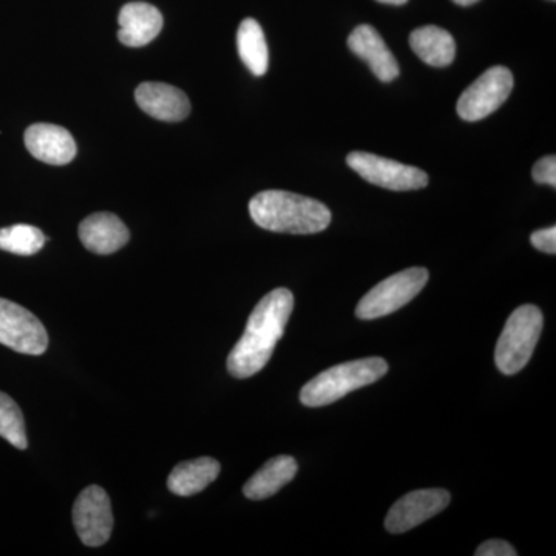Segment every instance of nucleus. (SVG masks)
Returning a JSON list of instances; mask_svg holds the SVG:
<instances>
[{
  "mask_svg": "<svg viewBox=\"0 0 556 556\" xmlns=\"http://www.w3.org/2000/svg\"><path fill=\"white\" fill-rule=\"evenodd\" d=\"M348 166L357 172L365 181L379 188L407 192L426 188L428 175L417 167L382 159L368 152H353L348 155Z\"/></svg>",
  "mask_w": 556,
  "mask_h": 556,
  "instance_id": "7",
  "label": "nucleus"
},
{
  "mask_svg": "<svg viewBox=\"0 0 556 556\" xmlns=\"http://www.w3.org/2000/svg\"><path fill=\"white\" fill-rule=\"evenodd\" d=\"M79 237L84 247L94 254L109 255L129 243L127 226L109 212L90 215L80 223Z\"/></svg>",
  "mask_w": 556,
  "mask_h": 556,
  "instance_id": "15",
  "label": "nucleus"
},
{
  "mask_svg": "<svg viewBox=\"0 0 556 556\" xmlns=\"http://www.w3.org/2000/svg\"><path fill=\"white\" fill-rule=\"evenodd\" d=\"M0 437L16 448L28 447L24 415H22L20 405L2 391H0Z\"/></svg>",
  "mask_w": 556,
  "mask_h": 556,
  "instance_id": "21",
  "label": "nucleus"
},
{
  "mask_svg": "<svg viewBox=\"0 0 556 556\" xmlns=\"http://www.w3.org/2000/svg\"><path fill=\"white\" fill-rule=\"evenodd\" d=\"M299 464L292 456H277L268 460L243 486L244 496L252 501L276 495L298 475Z\"/></svg>",
  "mask_w": 556,
  "mask_h": 556,
  "instance_id": "16",
  "label": "nucleus"
},
{
  "mask_svg": "<svg viewBox=\"0 0 556 556\" xmlns=\"http://www.w3.org/2000/svg\"><path fill=\"white\" fill-rule=\"evenodd\" d=\"M428 277L426 268H409L386 278L358 302L356 316L375 320L396 313L426 288Z\"/></svg>",
  "mask_w": 556,
  "mask_h": 556,
  "instance_id": "5",
  "label": "nucleus"
},
{
  "mask_svg": "<svg viewBox=\"0 0 556 556\" xmlns=\"http://www.w3.org/2000/svg\"><path fill=\"white\" fill-rule=\"evenodd\" d=\"M530 243L538 251L546 252V254H556V228L540 229L532 233L530 237Z\"/></svg>",
  "mask_w": 556,
  "mask_h": 556,
  "instance_id": "23",
  "label": "nucleus"
},
{
  "mask_svg": "<svg viewBox=\"0 0 556 556\" xmlns=\"http://www.w3.org/2000/svg\"><path fill=\"white\" fill-rule=\"evenodd\" d=\"M380 3H388V5H404L408 0H378Z\"/></svg>",
  "mask_w": 556,
  "mask_h": 556,
  "instance_id": "25",
  "label": "nucleus"
},
{
  "mask_svg": "<svg viewBox=\"0 0 556 556\" xmlns=\"http://www.w3.org/2000/svg\"><path fill=\"white\" fill-rule=\"evenodd\" d=\"M73 525L86 546L100 547L108 543L112 535L113 514L104 489L90 485L83 490L73 506Z\"/></svg>",
  "mask_w": 556,
  "mask_h": 556,
  "instance_id": "9",
  "label": "nucleus"
},
{
  "mask_svg": "<svg viewBox=\"0 0 556 556\" xmlns=\"http://www.w3.org/2000/svg\"><path fill=\"white\" fill-rule=\"evenodd\" d=\"M348 47L362 61L367 62L376 78L382 83H391L401 73L396 58L371 25H358L348 38Z\"/></svg>",
  "mask_w": 556,
  "mask_h": 556,
  "instance_id": "12",
  "label": "nucleus"
},
{
  "mask_svg": "<svg viewBox=\"0 0 556 556\" xmlns=\"http://www.w3.org/2000/svg\"><path fill=\"white\" fill-rule=\"evenodd\" d=\"M0 343L16 353L40 356L49 348V334L30 311L0 299Z\"/></svg>",
  "mask_w": 556,
  "mask_h": 556,
  "instance_id": "8",
  "label": "nucleus"
},
{
  "mask_svg": "<svg viewBox=\"0 0 556 556\" xmlns=\"http://www.w3.org/2000/svg\"><path fill=\"white\" fill-rule=\"evenodd\" d=\"M249 214L255 225L270 232L309 236L331 225V211L324 203L285 190L257 193L249 201Z\"/></svg>",
  "mask_w": 556,
  "mask_h": 556,
  "instance_id": "2",
  "label": "nucleus"
},
{
  "mask_svg": "<svg viewBox=\"0 0 556 556\" xmlns=\"http://www.w3.org/2000/svg\"><path fill=\"white\" fill-rule=\"evenodd\" d=\"M219 470L222 467L214 457L186 460L172 470L167 486L178 496L197 495L218 478Z\"/></svg>",
  "mask_w": 556,
  "mask_h": 556,
  "instance_id": "18",
  "label": "nucleus"
},
{
  "mask_svg": "<svg viewBox=\"0 0 556 556\" xmlns=\"http://www.w3.org/2000/svg\"><path fill=\"white\" fill-rule=\"evenodd\" d=\"M135 100L142 112L152 118L177 123L188 118L189 98L185 91L163 83H144L135 90Z\"/></svg>",
  "mask_w": 556,
  "mask_h": 556,
  "instance_id": "13",
  "label": "nucleus"
},
{
  "mask_svg": "<svg viewBox=\"0 0 556 556\" xmlns=\"http://www.w3.org/2000/svg\"><path fill=\"white\" fill-rule=\"evenodd\" d=\"M294 309V295L277 288L260 300L249 316L247 329L228 357V371L233 378L248 379L268 365L278 340L283 338Z\"/></svg>",
  "mask_w": 556,
  "mask_h": 556,
  "instance_id": "1",
  "label": "nucleus"
},
{
  "mask_svg": "<svg viewBox=\"0 0 556 556\" xmlns=\"http://www.w3.org/2000/svg\"><path fill=\"white\" fill-rule=\"evenodd\" d=\"M543 324V313L533 305L519 306L510 314L495 351L496 367L503 375H517L529 364Z\"/></svg>",
  "mask_w": 556,
  "mask_h": 556,
  "instance_id": "4",
  "label": "nucleus"
},
{
  "mask_svg": "<svg viewBox=\"0 0 556 556\" xmlns=\"http://www.w3.org/2000/svg\"><path fill=\"white\" fill-rule=\"evenodd\" d=\"M450 493L444 489H424L402 496L388 511L386 529L390 533H405L437 517L450 504Z\"/></svg>",
  "mask_w": 556,
  "mask_h": 556,
  "instance_id": "10",
  "label": "nucleus"
},
{
  "mask_svg": "<svg viewBox=\"0 0 556 556\" xmlns=\"http://www.w3.org/2000/svg\"><path fill=\"white\" fill-rule=\"evenodd\" d=\"M409 47L417 58L431 67H447L455 61L456 43L453 36L437 25L416 28L409 35Z\"/></svg>",
  "mask_w": 556,
  "mask_h": 556,
  "instance_id": "17",
  "label": "nucleus"
},
{
  "mask_svg": "<svg viewBox=\"0 0 556 556\" xmlns=\"http://www.w3.org/2000/svg\"><path fill=\"white\" fill-rule=\"evenodd\" d=\"M42 230L30 225L0 229V249L16 255H35L46 244Z\"/></svg>",
  "mask_w": 556,
  "mask_h": 556,
  "instance_id": "20",
  "label": "nucleus"
},
{
  "mask_svg": "<svg viewBox=\"0 0 556 556\" xmlns=\"http://www.w3.org/2000/svg\"><path fill=\"white\" fill-rule=\"evenodd\" d=\"M25 148L42 163L64 166L76 156V142L64 127L54 124H33L25 131Z\"/></svg>",
  "mask_w": 556,
  "mask_h": 556,
  "instance_id": "11",
  "label": "nucleus"
},
{
  "mask_svg": "<svg viewBox=\"0 0 556 556\" xmlns=\"http://www.w3.org/2000/svg\"><path fill=\"white\" fill-rule=\"evenodd\" d=\"M118 38L124 46L138 49L148 46L163 30V14L146 2H131L119 11Z\"/></svg>",
  "mask_w": 556,
  "mask_h": 556,
  "instance_id": "14",
  "label": "nucleus"
},
{
  "mask_svg": "<svg viewBox=\"0 0 556 556\" xmlns=\"http://www.w3.org/2000/svg\"><path fill=\"white\" fill-rule=\"evenodd\" d=\"M533 179L538 185H547L556 188V159L555 155L544 156L536 161L532 170Z\"/></svg>",
  "mask_w": 556,
  "mask_h": 556,
  "instance_id": "22",
  "label": "nucleus"
},
{
  "mask_svg": "<svg viewBox=\"0 0 556 556\" xmlns=\"http://www.w3.org/2000/svg\"><path fill=\"white\" fill-rule=\"evenodd\" d=\"M387 372V361L380 357L345 362L311 379L300 391V401L306 407H325L345 397L351 391L378 382Z\"/></svg>",
  "mask_w": 556,
  "mask_h": 556,
  "instance_id": "3",
  "label": "nucleus"
},
{
  "mask_svg": "<svg viewBox=\"0 0 556 556\" xmlns=\"http://www.w3.org/2000/svg\"><path fill=\"white\" fill-rule=\"evenodd\" d=\"M453 2L457 3V5L470 7L479 2V0H453Z\"/></svg>",
  "mask_w": 556,
  "mask_h": 556,
  "instance_id": "26",
  "label": "nucleus"
},
{
  "mask_svg": "<svg viewBox=\"0 0 556 556\" xmlns=\"http://www.w3.org/2000/svg\"><path fill=\"white\" fill-rule=\"evenodd\" d=\"M237 47L243 64L254 76L266 75L269 67V50L265 33L257 21L244 20L237 33Z\"/></svg>",
  "mask_w": 556,
  "mask_h": 556,
  "instance_id": "19",
  "label": "nucleus"
},
{
  "mask_svg": "<svg viewBox=\"0 0 556 556\" xmlns=\"http://www.w3.org/2000/svg\"><path fill=\"white\" fill-rule=\"evenodd\" d=\"M514 86V75L507 67L496 65L486 70L460 94L457 115L468 123L486 118L507 101Z\"/></svg>",
  "mask_w": 556,
  "mask_h": 556,
  "instance_id": "6",
  "label": "nucleus"
},
{
  "mask_svg": "<svg viewBox=\"0 0 556 556\" xmlns=\"http://www.w3.org/2000/svg\"><path fill=\"white\" fill-rule=\"evenodd\" d=\"M477 556H517L518 552L514 546L503 540H490L482 543L475 552Z\"/></svg>",
  "mask_w": 556,
  "mask_h": 556,
  "instance_id": "24",
  "label": "nucleus"
}]
</instances>
